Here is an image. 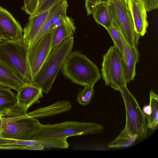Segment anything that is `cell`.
<instances>
[{"label": "cell", "instance_id": "obj_3", "mask_svg": "<svg viewBox=\"0 0 158 158\" xmlns=\"http://www.w3.org/2000/svg\"><path fill=\"white\" fill-rule=\"evenodd\" d=\"M27 50L23 38L0 41V61L25 83L32 84L33 79L28 61Z\"/></svg>", "mask_w": 158, "mask_h": 158}, {"label": "cell", "instance_id": "obj_21", "mask_svg": "<svg viewBox=\"0 0 158 158\" xmlns=\"http://www.w3.org/2000/svg\"><path fill=\"white\" fill-rule=\"evenodd\" d=\"M106 30L113 40L114 45L118 49L122 56L123 45L119 24H113Z\"/></svg>", "mask_w": 158, "mask_h": 158}, {"label": "cell", "instance_id": "obj_23", "mask_svg": "<svg viewBox=\"0 0 158 158\" xmlns=\"http://www.w3.org/2000/svg\"><path fill=\"white\" fill-rule=\"evenodd\" d=\"M137 137H117L108 145L109 148H121L129 147L132 145L136 140Z\"/></svg>", "mask_w": 158, "mask_h": 158}, {"label": "cell", "instance_id": "obj_1", "mask_svg": "<svg viewBox=\"0 0 158 158\" xmlns=\"http://www.w3.org/2000/svg\"><path fill=\"white\" fill-rule=\"evenodd\" d=\"M27 111L16 103L1 116L2 123L0 137L21 140L31 139L41 124L36 118L29 117Z\"/></svg>", "mask_w": 158, "mask_h": 158}, {"label": "cell", "instance_id": "obj_8", "mask_svg": "<svg viewBox=\"0 0 158 158\" xmlns=\"http://www.w3.org/2000/svg\"><path fill=\"white\" fill-rule=\"evenodd\" d=\"M53 36V31H49L38 41L28 47L27 60L33 79L52 50Z\"/></svg>", "mask_w": 158, "mask_h": 158}, {"label": "cell", "instance_id": "obj_18", "mask_svg": "<svg viewBox=\"0 0 158 158\" xmlns=\"http://www.w3.org/2000/svg\"><path fill=\"white\" fill-rule=\"evenodd\" d=\"M76 30L74 20L70 17L64 24L53 30L52 49L65 39L73 36Z\"/></svg>", "mask_w": 158, "mask_h": 158}, {"label": "cell", "instance_id": "obj_2", "mask_svg": "<svg viewBox=\"0 0 158 158\" xmlns=\"http://www.w3.org/2000/svg\"><path fill=\"white\" fill-rule=\"evenodd\" d=\"M74 42L73 36L53 48L34 78L32 84L40 87L45 94L51 89L66 58L72 51Z\"/></svg>", "mask_w": 158, "mask_h": 158}, {"label": "cell", "instance_id": "obj_7", "mask_svg": "<svg viewBox=\"0 0 158 158\" xmlns=\"http://www.w3.org/2000/svg\"><path fill=\"white\" fill-rule=\"evenodd\" d=\"M102 77L106 85L119 91L127 86L125 79L122 55L114 45L111 46L103 56Z\"/></svg>", "mask_w": 158, "mask_h": 158}, {"label": "cell", "instance_id": "obj_5", "mask_svg": "<svg viewBox=\"0 0 158 158\" xmlns=\"http://www.w3.org/2000/svg\"><path fill=\"white\" fill-rule=\"evenodd\" d=\"M64 75L73 83L84 87L95 84L101 78L97 65L80 51L71 52L61 67Z\"/></svg>", "mask_w": 158, "mask_h": 158}, {"label": "cell", "instance_id": "obj_31", "mask_svg": "<svg viewBox=\"0 0 158 158\" xmlns=\"http://www.w3.org/2000/svg\"><path fill=\"white\" fill-rule=\"evenodd\" d=\"M128 7V0H120Z\"/></svg>", "mask_w": 158, "mask_h": 158}, {"label": "cell", "instance_id": "obj_16", "mask_svg": "<svg viewBox=\"0 0 158 158\" xmlns=\"http://www.w3.org/2000/svg\"><path fill=\"white\" fill-rule=\"evenodd\" d=\"M71 108L69 101L61 100L48 106L37 109L27 113V115L29 117L34 118H43L68 111Z\"/></svg>", "mask_w": 158, "mask_h": 158}, {"label": "cell", "instance_id": "obj_29", "mask_svg": "<svg viewBox=\"0 0 158 158\" xmlns=\"http://www.w3.org/2000/svg\"><path fill=\"white\" fill-rule=\"evenodd\" d=\"M85 7L87 15L92 14L96 7V0H85Z\"/></svg>", "mask_w": 158, "mask_h": 158}, {"label": "cell", "instance_id": "obj_25", "mask_svg": "<svg viewBox=\"0 0 158 158\" xmlns=\"http://www.w3.org/2000/svg\"><path fill=\"white\" fill-rule=\"evenodd\" d=\"M22 9L27 14L31 16L35 12L39 6V0H23Z\"/></svg>", "mask_w": 158, "mask_h": 158}, {"label": "cell", "instance_id": "obj_19", "mask_svg": "<svg viewBox=\"0 0 158 158\" xmlns=\"http://www.w3.org/2000/svg\"><path fill=\"white\" fill-rule=\"evenodd\" d=\"M25 83L19 76L0 61V85L16 90Z\"/></svg>", "mask_w": 158, "mask_h": 158}, {"label": "cell", "instance_id": "obj_24", "mask_svg": "<svg viewBox=\"0 0 158 158\" xmlns=\"http://www.w3.org/2000/svg\"><path fill=\"white\" fill-rule=\"evenodd\" d=\"M64 0H43L32 15H38L49 10L53 6Z\"/></svg>", "mask_w": 158, "mask_h": 158}, {"label": "cell", "instance_id": "obj_26", "mask_svg": "<svg viewBox=\"0 0 158 158\" xmlns=\"http://www.w3.org/2000/svg\"><path fill=\"white\" fill-rule=\"evenodd\" d=\"M51 25L52 20L51 19L47 17L45 22L32 41L29 46L38 41L47 33L49 31Z\"/></svg>", "mask_w": 158, "mask_h": 158}, {"label": "cell", "instance_id": "obj_6", "mask_svg": "<svg viewBox=\"0 0 158 158\" xmlns=\"http://www.w3.org/2000/svg\"><path fill=\"white\" fill-rule=\"evenodd\" d=\"M118 91L124 103L126 122L124 128L117 137H136L138 140H141L147 134L148 127L145 115L127 86L122 87Z\"/></svg>", "mask_w": 158, "mask_h": 158}, {"label": "cell", "instance_id": "obj_11", "mask_svg": "<svg viewBox=\"0 0 158 158\" xmlns=\"http://www.w3.org/2000/svg\"><path fill=\"white\" fill-rule=\"evenodd\" d=\"M123 53V64L125 79L127 83L133 81L136 75V65L139 59L137 46H131L124 39L122 34Z\"/></svg>", "mask_w": 158, "mask_h": 158}, {"label": "cell", "instance_id": "obj_12", "mask_svg": "<svg viewBox=\"0 0 158 158\" xmlns=\"http://www.w3.org/2000/svg\"><path fill=\"white\" fill-rule=\"evenodd\" d=\"M128 7L137 34L143 36L148 26L147 11L142 0H128Z\"/></svg>", "mask_w": 158, "mask_h": 158}, {"label": "cell", "instance_id": "obj_34", "mask_svg": "<svg viewBox=\"0 0 158 158\" xmlns=\"http://www.w3.org/2000/svg\"><path fill=\"white\" fill-rule=\"evenodd\" d=\"M1 40L0 39V40Z\"/></svg>", "mask_w": 158, "mask_h": 158}, {"label": "cell", "instance_id": "obj_9", "mask_svg": "<svg viewBox=\"0 0 158 158\" xmlns=\"http://www.w3.org/2000/svg\"><path fill=\"white\" fill-rule=\"evenodd\" d=\"M110 2L124 39L131 46H137L140 36L135 31L133 19L128 7L120 0H110Z\"/></svg>", "mask_w": 158, "mask_h": 158}, {"label": "cell", "instance_id": "obj_15", "mask_svg": "<svg viewBox=\"0 0 158 158\" xmlns=\"http://www.w3.org/2000/svg\"><path fill=\"white\" fill-rule=\"evenodd\" d=\"M92 14L97 23L102 25L106 30L118 19L111 2L108 3H102L98 4Z\"/></svg>", "mask_w": 158, "mask_h": 158}, {"label": "cell", "instance_id": "obj_30", "mask_svg": "<svg viewBox=\"0 0 158 158\" xmlns=\"http://www.w3.org/2000/svg\"><path fill=\"white\" fill-rule=\"evenodd\" d=\"M110 2V0H96V6L98 4L101 3H108Z\"/></svg>", "mask_w": 158, "mask_h": 158}, {"label": "cell", "instance_id": "obj_17", "mask_svg": "<svg viewBox=\"0 0 158 158\" xmlns=\"http://www.w3.org/2000/svg\"><path fill=\"white\" fill-rule=\"evenodd\" d=\"M142 111L147 122V127L154 131L158 124V96L152 90L150 92L149 104L144 106Z\"/></svg>", "mask_w": 158, "mask_h": 158}, {"label": "cell", "instance_id": "obj_10", "mask_svg": "<svg viewBox=\"0 0 158 158\" xmlns=\"http://www.w3.org/2000/svg\"><path fill=\"white\" fill-rule=\"evenodd\" d=\"M23 29L12 15L0 6V39L12 40L23 38Z\"/></svg>", "mask_w": 158, "mask_h": 158}, {"label": "cell", "instance_id": "obj_14", "mask_svg": "<svg viewBox=\"0 0 158 158\" xmlns=\"http://www.w3.org/2000/svg\"><path fill=\"white\" fill-rule=\"evenodd\" d=\"M49 12L48 10L38 15L30 16L23 29V39L28 47L45 22Z\"/></svg>", "mask_w": 158, "mask_h": 158}, {"label": "cell", "instance_id": "obj_4", "mask_svg": "<svg viewBox=\"0 0 158 158\" xmlns=\"http://www.w3.org/2000/svg\"><path fill=\"white\" fill-rule=\"evenodd\" d=\"M102 126L93 122L67 121L53 124H41L31 140H47L66 139L69 137L97 134L103 131Z\"/></svg>", "mask_w": 158, "mask_h": 158}, {"label": "cell", "instance_id": "obj_27", "mask_svg": "<svg viewBox=\"0 0 158 158\" xmlns=\"http://www.w3.org/2000/svg\"><path fill=\"white\" fill-rule=\"evenodd\" d=\"M16 103V100L0 98V116L4 114Z\"/></svg>", "mask_w": 158, "mask_h": 158}, {"label": "cell", "instance_id": "obj_33", "mask_svg": "<svg viewBox=\"0 0 158 158\" xmlns=\"http://www.w3.org/2000/svg\"><path fill=\"white\" fill-rule=\"evenodd\" d=\"M43 0H39V5Z\"/></svg>", "mask_w": 158, "mask_h": 158}, {"label": "cell", "instance_id": "obj_13", "mask_svg": "<svg viewBox=\"0 0 158 158\" xmlns=\"http://www.w3.org/2000/svg\"><path fill=\"white\" fill-rule=\"evenodd\" d=\"M16 91L17 92L16 104L27 111L32 105L43 96L42 89L32 83H26Z\"/></svg>", "mask_w": 158, "mask_h": 158}, {"label": "cell", "instance_id": "obj_20", "mask_svg": "<svg viewBox=\"0 0 158 158\" xmlns=\"http://www.w3.org/2000/svg\"><path fill=\"white\" fill-rule=\"evenodd\" d=\"M68 7L67 0H64L50 9L48 17L51 19L52 24L67 16V11Z\"/></svg>", "mask_w": 158, "mask_h": 158}, {"label": "cell", "instance_id": "obj_28", "mask_svg": "<svg viewBox=\"0 0 158 158\" xmlns=\"http://www.w3.org/2000/svg\"><path fill=\"white\" fill-rule=\"evenodd\" d=\"M147 12L158 8V0H142Z\"/></svg>", "mask_w": 158, "mask_h": 158}, {"label": "cell", "instance_id": "obj_22", "mask_svg": "<svg viewBox=\"0 0 158 158\" xmlns=\"http://www.w3.org/2000/svg\"><path fill=\"white\" fill-rule=\"evenodd\" d=\"M94 85L84 87L79 92L77 98V101L79 104L85 106L89 103L94 92Z\"/></svg>", "mask_w": 158, "mask_h": 158}, {"label": "cell", "instance_id": "obj_32", "mask_svg": "<svg viewBox=\"0 0 158 158\" xmlns=\"http://www.w3.org/2000/svg\"><path fill=\"white\" fill-rule=\"evenodd\" d=\"M2 117L0 116V134L1 132L2 127Z\"/></svg>", "mask_w": 158, "mask_h": 158}]
</instances>
